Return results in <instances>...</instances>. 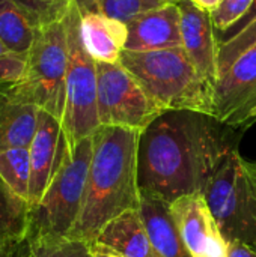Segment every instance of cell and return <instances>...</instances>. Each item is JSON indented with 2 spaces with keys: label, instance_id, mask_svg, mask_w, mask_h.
<instances>
[{
  "label": "cell",
  "instance_id": "obj_1",
  "mask_svg": "<svg viewBox=\"0 0 256 257\" xmlns=\"http://www.w3.org/2000/svg\"><path fill=\"white\" fill-rule=\"evenodd\" d=\"M241 133L214 116L192 110H166L139 137L140 191L172 203L204 193L223 160L238 149Z\"/></svg>",
  "mask_w": 256,
  "mask_h": 257
},
{
  "label": "cell",
  "instance_id": "obj_2",
  "mask_svg": "<svg viewBox=\"0 0 256 257\" xmlns=\"http://www.w3.org/2000/svg\"><path fill=\"white\" fill-rule=\"evenodd\" d=\"M140 131L101 125L95 134L83 205L69 239L89 245L118 215L140 206L137 149Z\"/></svg>",
  "mask_w": 256,
  "mask_h": 257
},
{
  "label": "cell",
  "instance_id": "obj_3",
  "mask_svg": "<svg viewBox=\"0 0 256 257\" xmlns=\"http://www.w3.org/2000/svg\"><path fill=\"white\" fill-rule=\"evenodd\" d=\"M119 62L161 111L213 113L214 87L201 75L183 47L158 51L124 50Z\"/></svg>",
  "mask_w": 256,
  "mask_h": 257
},
{
  "label": "cell",
  "instance_id": "obj_4",
  "mask_svg": "<svg viewBox=\"0 0 256 257\" xmlns=\"http://www.w3.org/2000/svg\"><path fill=\"white\" fill-rule=\"evenodd\" d=\"M68 68L66 23L59 21L38 29L27 53L26 71L20 81L0 87V95L24 104H33L62 122L65 111Z\"/></svg>",
  "mask_w": 256,
  "mask_h": 257
},
{
  "label": "cell",
  "instance_id": "obj_5",
  "mask_svg": "<svg viewBox=\"0 0 256 257\" xmlns=\"http://www.w3.org/2000/svg\"><path fill=\"white\" fill-rule=\"evenodd\" d=\"M92 152V137L83 139L68 149L42 199L30 209L27 239L71 238L83 205Z\"/></svg>",
  "mask_w": 256,
  "mask_h": 257
},
{
  "label": "cell",
  "instance_id": "obj_6",
  "mask_svg": "<svg viewBox=\"0 0 256 257\" xmlns=\"http://www.w3.org/2000/svg\"><path fill=\"white\" fill-rule=\"evenodd\" d=\"M81 14L77 2L65 17L68 35V68L62 130L68 146L92 137L101 126L98 117L97 62L88 53L80 32Z\"/></svg>",
  "mask_w": 256,
  "mask_h": 257
},
{
  "label": "cell",
  "instance_id": "obj_7",
  "mask_svg": "<svg viewBox=\"0 0 256 257\" xmlns=\"http://www.w3.org/2000/svg\"><path fill=\"white\" fill-rule=\"evenodd\" d=\"M202 194L228 242L256 247V199L238 149L223 160Z\"/></svg>",
  "mask_w": 256,
  "mask_h": 257
},
{
  "label": "cell",
  "instance_id": "obj_8",
  "mask_svg": "<svg viewBox=\"0 0 256 257\" xmlns=\"http://www.w3.org/2000/svg\"><path fill=\"white\" fill-rule=\"evenodd\" d=\"M97 81L101 125L143 131L163 113L121 62H97Z\"/></svg>",
  "mask_w": 256,
  "mask_h": 257
},
{
  "label": "cell",
  "instance_id": "obj_9",
  "mask_svg": "<svg viewBox=\"0 0 256 257\" xmlns=\"http://www.w3.org/2000/svg\"><path fill=\"white\" fill-rule=\"evenodd\" d=\"M211 116L232 128L256 120V45L217 77Z\"/></svg>",
  "mask_w": 256,
  "mask_h": 257
},
{
  "label": "cell",
  "instance_id": "obj_10",
  "mask_svg": "<svg viewBox=\"0 0 256 257\" xmlns=\"http://www.w3.org/2000/svg\"><path fill=\"white\" fill-rule=\"evenodd\" d=\"M170 214L192 257L228 256V241L202 193L178 197L170 203Z\"/></svg>",
  "mask_w": 256,
  "mask_h": 257
},
{
  "label": "cell",
  "instance_id": "obj_11",
  "mask_svg": "<svg viewBox=\"0 0 256 257\" xmlns=\"http://www.w3.org/2000/svg\"><path fill=\"white\" fill-rule=\"evenodd\" d=\"M69 146L62 130V122L45 110L39 108L38 128L32 145L30 155V209L39 203L47 187L51 182L59 164L66 155Z\"/></svg>",
  "mask_w": 256,
  "mask_h": 257
},
{
  "label": "cell",
  "instance_id": "obj_12",
  "mask_svg": "<svg viewBox=\"0 0 256 257\" xmlns=\"http://www.w3.org/2000/svg\"><path fill=\"white\" fill-rule=\"evenodd\" d=\"M183 48L201 75L214 87L217 80V38L211 12L201 8L195 0H180Z\"/></svg>",
  "mask_w": 256,
  "mask_h": 257
},
{
  "label": "cell",
  "instance_id": "obj_13",
  "mask_svg": "<svg viewBox=\"0 0 256 257\" xmlns=\"http://www.w3.org/2000/svg\"><path fill=\"white\" fill-rule=\"evenodd\" d=\"M128 51H158L181 48V14L177 3L148 11L127 24Z\"/></svg>",
  "mask_w": 256,
  "mask_h": 257
},
{
  "label": "cell",
  "instance_id": "obj_14",
  "mask_svg": "<svg viewBox=\"0 0 256 257\" xmlns=\"http://www.w3.org/2000/svg\"><path fill=\"white\" fill-rule=\"evenodd\" d=\"M121 257H158L155 254L139 209H130L110 220L91 245Z\"/></svg>",
  "mask_w": 256,
  "mask_h": 257
},
{
  "label": "cell",
  "instance_id": "obj_15",
  "mask_svg": "<svg viewBox=\"0 0 256 257\" xmlns=\"http://www.w3.org/2000/svg\"><path fill=\"white\" fill-rule=\"evenodd\" d=\"M139 214L157 256L192 257L174 221L169 202L151 193L140 191Z\"/></svg>",
  "mask_w": 256,
  "mask_h": 257
},
{
  "label": "cell",
  "instance_id": "obj_16",
  "mask_svg": "<svg viewBox=\"0 0 256 257\" xmlns=\"http://www.w3.org/2000/svg\"><path fill=\"white\" fill-rule=\"evenodd\" d=\"M80 32L88 53L95 62L118 63L127 44V24L97 11L81 12Z\"/></svg>",
  "mask_w": 256,
  "mask_h": 257
},
{
  "label": "cell",
  "instance_id": "obj_17",
  "mask_svg": "<svg viewBox=\"0 0 256 257\" xmlns=\"http://www.w3.org/2000/svg\"><path fill=\"white\" fill-rule=\"evenodd\" d=\"M39 108L0 95V152L29 149L38 128Z\"/></svg>",
  "mask_w": 256,
  "mask_h": 257
},
{
  "label": "cell",
  "instance_id": "obj_18",
  "mask_svg": "<svg viewBox=\"0 0 256 257\" xmlns=\"http://www.w3.org/2000/svg\"><path fill=\"white\" fill-rule=\"evenodd\" d=\"M38 29L12 0H0V41L12 53L27 56Z\"/></svg>",
  "mask_w": 256,
  "mask_h": 257
},
{
  "label": "cell",
  "instance_id": "obj_19",
  "mask_svg": "<svg viewBox=\"0 0 256 257\" xmlns=\"http://www.w3.org/2000/svg\"><path fill=\"white\" fill-rule=\"evenodd\" d=\"M30 206L0 179V238L20 247L27 239Z\"/></svg>",
  "mask_w": 256,
  "mask_h": 257
},
{
  "label": "cell",
  "instance_id": "obj_20",
  "mask_svg": "<svg viewBox=\"0 0 256 257\" xmlns=\"http://www.w3.org/2000/svg\"><path fill=\"white\" fill-rule=\"evenodd\" d=\"M0 179L21 200L29 203L30 196V155L29 149H8L0 152Z\"/></svg>",
  "mask_w": 256,
  "mask_h": 257
},
{
  "label": "cell",
  "instance_id": "obj_21",
  "mask_svg": "<svg viewBox=\"0 0 256 257\" xmlns=\"http://www.w3.org/2000/svg\"><path fill=\"white\" fill-rule=\"evenodd\" d=\"M78 9L97 11L109 18L128 24L136 17L167 5L164 0H75Z\"/></svg>",
  "mask_w": 256,
  "mask_h": 257
},
{
  "label": "cell",
  "instance_id": "obj_22",
  "mask_svg": "<svg viewBox=\"0 0 256 257\" xmlns=\"http://www.w3.org/2000/svg\"><path fill=\"white\" fill-rule=\"evenodd\" d=\"M27 20L36 27L42 29L54 23L63 21L71 11L75 0H12Z\"/></svg>",
  "mask_w": 256,
  "mask_h": 257
},
{
  "label": "cell",
  "instance_id": "obj_23",
  "mask_svg": "<svg viewBox=\"0 0 256 257\" xmlns=\"http://www.w3.org/2000/svg\"><path fill=\"white\" fill-rule=\"evenodd\" d=\"M26 244L30 257H92L91 245L78 239L32 238Z\"/></svg>",
  "mask_w": 256,
  "mask_h": 257
},
{
  "label": "cell",
  "instance_id": "obj_24",
  "mask_svg": "<svg viewBox=\"0 0 256 257\" xmlns=\"http://www.w3.org/2000/svg\"><path fill=\"white\" fill-rule=\"evenodd\" d=\"M256 45V18L237 36L225 44L219 45L217 50V72H225L243 53ZM217 75V77H219Z\"/></svg>",
  "mask_w": 256,
  "mask_h": 257
},
{
  "label": "cell",
  "instance_id": "obj_25",
  "mask_svg": "<svg viewBox=\"0 0 256 257\" xmlns=\"http://www.w3.org/2000/svg\"><path fill=\"white\" fill-rule=\"evenodd\" d=\"M253 0H222L211 12L213 26L217 33H223L237 21H240L249 11Z\"/></svg>",
  "mask_w": 256,
  "mask_h": 257
},
{
  "label": "cell",
  "instance_id": "obj_26",
  "mask_svg": "<svg viewBox=\"0 0 256 257\" xmlns=\"http://www.w3.org/2000/svg\"><path fill=\"white\" fill-rule=\"evenodd\" d=\"M27 56L9 51L0 41V87L20 81L26 71Z\"/></svg>",
  "mask_w": 256,
  "mask_h": 257
},
{
  "label": "cell",
  "instance_id": "obj_27",
  "mask_svg": "<svg viewBox=\"0 0 256 257\" xmlns=\"http://www.w3.org/2000/svg\"><path fill=\"white\" fill-rule=\"evenodd\" d=\"M256 18V0L252 2V5H250V8H249V11L246 12V15L240 20V21H237L234 26H231L228 30H225L223 33H217L216 35V38H217V45H220V44H225V42H228L229 39H232L234 36H237L241 30H244L253 20Z\"/></svg>",
  "mask_w": 256,
  "mask_h": 257
},
{
  "label": "cell",
  "instance_id": "obj_28",
  "mask_svg": "<svg viewBox=\"0 0 256 257\" xmlns=\"http://www.w3.org/2000/svg\"><path fill=\"white\" fill-rule=\"evenodd\" d=\"M226 257H256V248L240 241H232V242H228V256Z\"/></svg>",
  "mask_w": 256,
  "mask_h": 257
},
{
  "label": "cell",
  "instance_id": "obj_29",
  "mask_svg": "<svg viewBox=\"0 0 256 257\" xmlns=\"http://www.w3.org/2000/svg\"><path fill=\"white\" fill-rule=\"evenodd\" d=\"M244 169H246V173H247V178H249V182H250V187L256 199V161L244 160Z\"/></svg>",
  "mask_w": 256,
  "mask_h": 257
},
{
  "label": "cell",
  "instance_id": "obj_30",
  "mask_svg": "<svg viewBox=\"0 0 256 257\" xmlns=\"http://www.w3.org/2000/svg\"><path fill=\"white\" fill-rule=\"evenodd\" d=\"M17 248L18 247L12 245L11 242H8V241L0 238V257H12Z\"/></svg>",
  "mask_w": 256,
  "mask_h": 257
},
{
  "label": "cell",
  "instance_id": "obj_31",
  "mask_svg": "<svg viewBox=\"0 0 256 257\" xmlns=\"http://www.w3.org/2000/svg\"><path fill=\"white\" fill-rule=\"evenodd\" d=\"M201 8H204L208 12H213L216 9V6L222 2V0H195Z\"/></svg>",
  "mask_w": 256,
  "mask_h": 257
},
{
  "label": "cell",
  "instance_id": "obj_32",
  "mask_svg": "<svg viewBox=\"0 0 256 257\" xmlns=\"http://www.w3.org/2000/svg\"><path fill=\"white\" fill-rule=\"evenodd\" d=\"M91 250H92V257H121V256L113 254V253H109V251L100 250V248H92V247H91Z\"/></svg>",
  "mask_w": 256,
  "mask_h": 257
},
{
  "label": "cell",
  "instance_id": "obj_33",
  "mask_svg": "<svg viewBox=\"0 0 256 257\" xmlns=\"http://www.w3.org/2000/svg\"><path fill=\"white\" fill-rule=\"evenodd\" d=\"M164 2H167V3H178L180 0H164Z\"/></svg>",
  "mask_w": 256,
  "mask_h": 257
},
{
  "label": "cell",
  "instance_id": "obj_34",
  "mask_svg": "<svg viewBox=\"0 0 256 257\" xmlns=\"http://www.w3.org/2000/svg\"><path fill=\"white\" fill-rule=\"evenodd\" d=\"M29 257H30V256H29Z\"/></svg>",
  "mask_w": 256,
  "mask_h": 257
},
{
  "label": "cell",
  "instance_id": "obj_35",
  "mask_svg": "<svg viewBox=\"0 0 256 257\" xmlns=\"http://www.w3.org/2000/svg\"><path fill=\"white\" fill-rule=\"evenodd\" d=\"M255 248H256V247H255Z\"/></svg>",
  "mask_w": 256,
  "mask_h": 257
}]
</instances>
